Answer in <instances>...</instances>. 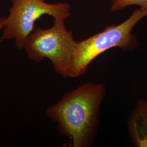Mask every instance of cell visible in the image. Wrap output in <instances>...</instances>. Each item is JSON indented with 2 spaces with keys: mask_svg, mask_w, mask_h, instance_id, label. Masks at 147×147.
Wrapping results in <instances>:
<instances>
[{
  "mask_svg": "<svg viewBox=\"0 0 147 147\" xmlns=\"http://www.w3.org/2000/svg\"><path fill=\"white\" fill-rule=\"evenodd\" d=\"M105 94L104 84L87 82L65 93L57 104L47 108V116L57 123L60 133L70 139L71 146L92 144Z\"/></svg>",
  "mask_w": 147,
  "mask_h": 147,
  "instance_id": "obj_1",
  "label": "cell"
},
{
  "mask_svg": "<svg viewBox=\"0 0 147 147\" xmlns=\"http://www.w3.org/2000/svg\"><path fill=\"white\" fill-rule=\"evenodd\" d=\"M76 42L64 20H55L49 28L34 30L27 38L24 49L29 59L38 63L49 59L59 74L70 78Z\"/></svg>",
  "mask_w": 147,
  "mask_h": 147,
  "instance_id": "obj_2",
  "label": "cell"
},
{
  "mask_svg": "<svg viewBox=\"0 0 147 147\" xmlns=\"http://www.w3.org/2000/svg\"><path fill=\"white\" fill-rule=\"evenodd\" d=\"M146 16L147 8H141L134 11L131 16L120 24L109 26L103 31L76 42L70 78L84 75L95 58L111 49L119 47L124 51L135 49L138 43L132 30Z\"/></svg>",
  "mask_w": 147,
  "mask_h": 147,
  "instance_id": "obj_3",
  "label": "cell"
},
{
  "mask_svg": "<svg viewBox=\"0 0 147 147\" xmlns=\"http://www.w3.org/2000/svg\"><path fill=\"white\" fill-rule=\"evenodd\" d=\"M11 7L6 17L1 41L15 40L18 49H24L27 38L34 31L35 23L44 15L65 20L71 14L67 3H47L42 0H11Z\"/></svg>",
  "mask_w": 147,
  "mask_h": 147,
  "instance_id": "obj_4",
  "label": "cell"
},
{
  "mask_svg": "<svg viewBox=\"0 0 147 147\" xmlns=\"http://www.w3.org/2000/svg\"><path fill=\"white\" fill-rule=\"evenodd\" d=\"M127 127L133 145L147 147V100L140 98L130 115Z\"/></svg>",
  "mask_w": 147,
  "mask_h": 147,
  "instance_id": "obj_5",
  "label": "cell"
},
{
  "mask_svg": "<svg viewBox=\"0 0 147 147\" xmlns=\"http://www.w3.org/2000/svg\"><path fill=\"white\" fill-rule=\"evenodd\" d=\"M133 5H139L142 8H147V0H113L111 10L112 11H117Z\"/></svg>",
  "mask_w": 147,
  "mask_h": 147,
  "instance_id": "obj_6",
  "label": "cell"
},
{
  "mask_svg": "<svg viewBox=\"0 0 147 147\" xmlns=\"http://www.w3.org/2000/svg\"><path fill=\"white\" fill-rule=\"evenodd\" d=\"M5 16H1L0 17V31L3 29L4 26L5 25Z\"/></svg>",
  "mask_w": 147,
  "mask_h": 147,
  "instance_id": "obj_7",
  "label": "cell"
},
{
  "mask_svg": "<svg viewBox=\"0 0 147 147\" xmlns=\"http://www.w3.org/2000/svg\"><path fill=\"white\" fill-rule=\"evenodd\" d=\"M42 1H46V0H42Z\"/></svg>",
  "mask_w": 147,
  "mask_h": 147,
  "instance_id": "obj_8",
  "label": "cell"
}]
</instances>
